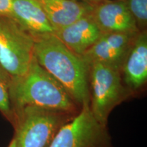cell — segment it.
<instances>
[{"instance_id": "obj_1", "label": "cell", "mask_w": 147, "mask_h": 147, "mask_svg": "<svg viewBox=\"0 0 147 147\" xmlns=\"http://www.w3.org/2000/svg\"><path fill=\"white\" fill-rule=\"evenodd\" d=\"M34 57L81 107L89 104V66L53 34L35 38Z\"/></svg>"}, {"instance_id": "obj_12", "label": "cell", "mask_w": 147, "mask_h": 147, "mask_svg": "<svg viewBox=\"0 0 147 147\" xmlns=\"http://www.w3.org/2000/svg\"><path fill=\"white\" fill-rule=\"evenodd\" d=\"M11 16L34 39L54 34V29L38 0H12Z\"/></svg>"}, {"instance_id": "obj_16", "label": "cell", "mask_w": 147, "mask_h": 147, "mask_svg": "<svg viewBox=\"0 0 147 147\" xmlns=\"http://www.w3.org/2000/svg\"><path fill=\"white\" fill-rule=\"evenodd\" d=\"M8 147H16V143H15V142H14V140L13 138H12V141H11L10 143V144L8 145Z\"/></svg>"}, {"instance_id": "obj_14", "label": "cell", "mask_w": 147, "mask_h": 147, "mask_svg": "<svg viewBox=\"0 0 147 147\" xmlns=\"http://www.w3.org/2000/svg\"><path fill=\"white\" fill-rule=\"evenodd\" d=\"M139 32L146 30L147 0H125Z\"/></svg>"}, {"instance_id": "obj_4", "label": "cell", "mask_w": 147, "mask_h": 147, "mask_svg": "<svg viewBox=\"0 0 147 147\" xmlns=\"http://www.w3.org/2000/svg\"><path fill=\"white\" fill-rule=\"evenodd\" d=\"M89 86L91 113L99 123L106 126L112 110L128 93L121 71L101 63L91 64L89 66Z\"/></svg>"}, {"instance_id": "obj_6", "label": "cell", "mask_w": 147, "mask_h": 147, "mask_svg": "<svg viewBox=\"0 0 147 147\" xmlns=\"http://www.w3.org/2000/svg\"><path fill=\"white\" fill-rule=\"evenodd\" d=\"M62 125L50 147H111L106 126L97 121L84 104Z\"/></svg>"}, {"instance_id": "obj_8", "label": "cell", "mask_w": 147, "mask_h": 147, "mask_svg": "<svg viewBox=\"0 0 147 147\" xmlns=\"http://www.w3.org/2000/svg\"><path fill=\"white\" fill-rule=\"evenodd\" d=\"M91 14L102 33L139 32L125 0H101Z\"/></svg>"}, {"instance_id": "obj_3", "label": "cell", "mask_w": 147, "mask_h": 147, "mask_svg": "<svg viewBox=\"0 0 147 147\" xmlns=\"http://www.w3.org/2000/svg\"><path fill=\"white\" fill-rule=\"evenodd\" d=\"M72 115L24 107L14 111V140L16 147H50L59 129Z\"/></svg>"}, {"instance_id": "obj_9", "label": "cell", "mask_w": 147, "mask_h": 147, "mask_svg": "<svg viewBox=\"0 0 147 147\" xmlns=\"http://www.w3.org/2000/svg\"><path fill=\"white\" fill-rule=\"evenodd\" d=\"M102 34L90 13L53 34L71 51L82 55L94 45Z\"/></svg>"}, {"instance_id": "obj_2", "label": "cell", "mask_w": 147, "mask_h": 147, "mask_svg": "<svg viewBox=\"0 0 147 147\" xmlns=\"http://www.w3.org/2000/svg\"><path fill=\"white\" fill-rule=\"evenodd\" d=\"M10 99L14 111L24 107H36L75 115L80 107L63 86L33 57L23 76L12 77Z\"/></svg>"}, {"instance_id": "obj_17", "label": "cell", "mask_w": 147, "mask_h": 147, "mask_svg": "<svg viewBox=\"0 0 147 147\" xmlns=\"http://www.w3.org/2000/svg\"><path fill=\"white\" fill-rule=\"evenodd\" d=\"M79 1H87V2H91V3H96V2H98V1H101V0H79Z\"/></svg>"}, {"instance_id": "obj_5", "label": "cell", "mask_w": 147, "mask_h": 147, "mask_svg": "<svg viewBox=\"0 0 147 147\" xmlns=\"http://www.w3.org/2000/svg\"><path fill=\"white\" fill-rule=\"evenodd\" d=\"M35 39L10 16H0V64L12 78L28 70L34 55Z\"/></svg>"}, {"instance_id": "obj_13", "label": "cell", "mask_w": 147, "mask_h": 147, "mask_svg": "<svg viewBox=\"0 0 147 147\" xmlns=\"http://www.w3.org/2000/svg\"><path fill=\"white\" fill-rule=\"evenodd\" d=\"M12 76L0 64V113L13 125L14 110L10 99Z\"/></svg>"}, {"instance_id": "obj_11", "label": "cell", "mask_w": 147, "mask_h": 147, "mask_svg": "<svg viewBox=\"0 0 147 147\" xmlns=\"http://www.w3.org/2000/svg\"><path fill=\"white\" fill-rule=\"evenodd\" d=\"M54 32L91 13L94 3L79 0H38Z\"/></svg>"}, {"instance_id": "obj_15", "label": "cell", "mask_w": 147, "mask_h": 147, "mask_svg": "<svg viewBox=\"0 0 147 147\" xmlns=\"http://www.w3.org/2000/svg\"><path fill=\"white\" fill-rule=\"evenodd\" d=\"M12 0H0V16H10Z\"/></svg>"}, {"instance_id": "obj_10", "label": "cell", "mask_w": 147, "mask_h": 147, "mask_svg": "<svg viewBox=\"0 0 147 147\" xmlns=\"http://www.w3.org/2000/svg\"><path fill=\"white\" fill-rule=\"evenodd\" d=\"M121 74L127 89L137 91L147 80V32H139L127 55Z\"/></svg>"}, {"instance_id": "obj_7", "label": "cell", "mask_w": 147, "mask_h": 147, "mask_svg": "<svg viewBox=\"0 0 147 147\" xmlns=\"http://www.w3.org/2000/svg\"><path fill=\"white\" fill-rule=\"evenodd\" d=\"M138 33H103L82 57L88 66L101 63L121 71Z\"/></svg>"}]
</instances>
